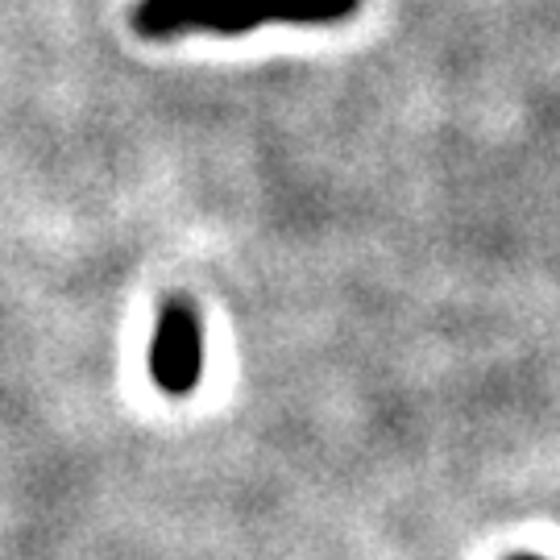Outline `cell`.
I'll use <instances>...</instances> for the list:
<instances>
[{"mask_svg": "<svg viewBox=\"0 0 560 560\" xmlns=\"http://www.w3.org/2000/svg\"><path fill=\"white\" fill-rule=\"evenodd\" d=\"M266 21H279V0H138L133 9V30L154 42L179 34L241 38Z\"/></svg>", "mask_w": 560, "mask_h": 560, "instance_id": "obj_1", "label": "cell"}, {"mask_svg": "<svg viewBox=\"0 0 560 560\" xmlns=\"http://www.w3.org/2000/svg\"><path fill=\"white\" fill-rule=\"evenodd\" d=\"M203 374V328L200 312L183 295H171L159 312V328L150 340V378L162 395L187 399Z\"/></svg>", "mask_w": 560, "mask_h": 560, "instance_id": "obj_2", "label": "cell"}, {"mask_svg": "<svg viewBox=\"0 0 560 560\" xmlns=\"http://www.w3.org/2000/svg\"><path fill=\"white\" fill-rule=\"evenodd\" d=\"M361 0H279L282 25H332L358 13Z\"/></svg>", "mask_w": 560, "mask_h": 560, "instance_id": "obj_3", "label": "cell"}, {"mask_svg": "<svg viewBox=\"0 0 560 560\" xmlns=\"http://www.w3.org/2000/svg\"><path fill=\"white\" fill-rule=\"evenodd\" d=\"M506 560H544V557H536V552H511Z\"/></svg>", "mask_w": 560, "mask_h": 560, "instance_id": "obj_4", "label": "cell"}]
</instances>
